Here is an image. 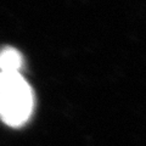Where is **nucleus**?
I'll list each match as a JSON object with an SVG mask.
<instances>
[{"label":"nucleus","instance_id":"1","mask_svg":"<svg viewBox=\"0 0 146 146\" xmlns=\"http://www.w3.org/2000/svg\"><path fill=\"white\" fill-rule=\"evenodd\" d=\"M33 106V91L20 72H0V118L11 127H20L28 121Z\"/></svg>","mask_w":146,"mask_h":146},{"label":"nucleus","instance_id":"2","mask_svg":"<svg viewBox=\"0 0 146 146\" xmlns=\"http://www.w3.org/2000/svg\"><path fill=\"white\" fill-rule=\"evenodd\" d=\"M22 67V56L16 49L6 48L0 51V72L17 73Z\"/></svg>","mask_w":146,"mask_h":146}]
</instances>
